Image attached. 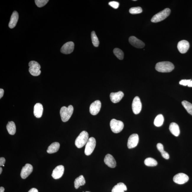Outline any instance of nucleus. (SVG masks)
I'll return each mask as SVG.
<instances>
[{"instance_id": "nucleus-1", "label": "nucleus", "mask_w": 192, "mask_h": 192, "mask_svg": "<svg viewBox=\"0 0 192 192\" xmlns=\"http://www.w3.org/2000/svg\"><path fill=\"white\" fill-rule=\"evenodd\" d=\"M155 69L159 72L168 73L171 72L174 69V66L172 63L170 62H161L156 64Z\"/></svg>"}, {"instance_id": "nucleus-2", "label": "nucleus", "mask_w": 192, "mask_h": 192, "mask_svg": "<svg viewBox=\"0 0 192 192\" xmlns=\"http://www.w3.org/2000/svg\"><path fill=\"white\" fill-rule=\"evenodd\" d=\"M74 108L72 105H70L68 107L63 106L61 108L60 113L63 122H66L69 121L72 115Z\"/></svg>"}, {"instance_id": "nucleus-3", "label": "nucleus", "mask_w": 192, "mask_h": 192, "mask_svg": "<svg viewBox=\"0 0 192 192\" xmlns=\"http://www.w3.org/2000/svg\"><path fill=\"white\" fill-rule=\"evenodd\" d=\"M89 139V134L86 131H83L78 136L75 141V145L78 148L83 147L86 145Z\"/></svg>"}, {"instance_id": "nucleus-4", "label": "nucleus", "mask_w": 192, "mask_h": 192, "mask_svg": "<svg viewBox=\"0 0 192 192\" xmlns=\"http://www.w3.org/2000/svg\"><path fill=\"white\" fill-rule=\"evenodd\" d=\"M171 10L167 8L154 15L151 21L154 23H157L163 21L168 17L170 13Z\"/></svg>"}, {"instance_id": "nucleus-5", "label": "nucleus", "mask_w": 192, "mask_h": 192, "mask_svg": "<svg viewBox=\"0 0 192 192\" xmlns=\"http://www.w3.org/2000/svg\"><path fill=\"white\" fill-rule=\"evenodd\" d=\"M110 126L113 132L118 134L123 130L124 127V124L123 122L121 121L113 119L110 122Z\"/></svg>"}, {"instance_id": "nucleus-6", "label": "nucleus", "mask_w": 192, "mask_h": 192, "mask_svg": "<svg viewBox=\"0 0 192 192\" xmlns=\"http://www.w3.org/2000/svg\"><path fill=\"white\" fill-rule=\"evenodd\" d=\"M29 71L31 74L34 76H39L41 73V66L38 62L31 61L29 63Z\"/></svg>"}, {"instance_id": "nucleus-7", "label": "nucleus", "mask_w": 192, "mask_h": 192, "mask_svg": "<svg viewBox=\"0 0 192 192\" xmlns=\"http://www.w3.org/2000/svg\"><path fill=\"white\" fill-rule=\"evenodd\" d=\"M96 141L95 138L91 137L89 139L85 145V153L87 156H90L92 153L95 149Z\"/></svg>"}, {"instance_id": "nucleus-8", "label": "nucleus", "mask_w": 192, "mask_h": 192, "mask_svg": "<svg viewBox=\"0 0 192 192\" xmlns=\"http://www.w3.org/2000/svg\"><path fill=\"white\" fill-rule=\"evenodd\" d=\"M142 105L140 98L139 97H136L134 99L132 103V109L134 114H138L142 109Z\"/></svg>"}, {"instance_id": "nucleus-9", "label": "nucleus", "mask_w": 192, "mask_h": 192, "mask_svg": "<svg viewBox=\"0 0 192 192\" xmlns=\"http://www.w3.org/2000/svg\"><path fill=\"white\" fill-rule=\"evenodd\" d=\"M189 180V178L186 174L179 173L174 176L173 180L174 182L179 184H185Z\"/></svg>"}, {"instance_id": "nucleus-10", "label": "nucleus", "mask_w": 192, "mask_h": 192, "mask_svg": "<svg viewBox=\"0 0 192 192\" xmlns=\"http://www.w3.org/2000/svg\"><path fill=\"white\" fill-rule=\"evenodd\" d=\"M139 135L137 134H133L129 137L127 142V147L131 149L136 147L139 142Z\"/></svg>"}, {"instance_id": "nucleus-11", "label": "nucleus", "mask_w": 192, "mask_h": 192, "mask_svg": "<svg viewBox=\"0 0 192 192\" xmlns=\"http://www.w3.org/2000/svg\"><path fill=\"white\" fill-rule=\"evenodd\" d=\"M33 170V167L32 165L29 164H26L22 169L20 174L21 177L23 179L27 178L32 173Z\"/></svg>"}, {"instance_id": "nucleus-12", "label": "nucleus", "mask_w": 192, "mask_h": 192, "mask_svg": "<svg viewBox=\"0 0 192 192\" xmlns=\"http://www.w3.org/2000/svg\"><path fill=\"white\" fill-rule=\"evenodd\" d=\"M102 106L100 101L96 100L92 102L90 106V112L92 115H95L98 114Z\"/></svg>"}, {"instance_id": "nucleus-13", "label": "nucleus", "mask_w": 192, "mask_h": 192, "mask_svg": "<svg viewBox=\"0 0 192 192\" xmlns=\"http://www.w3.org/2000/svg\"><path fill=\"white\" fill-rule=\"evenodd\" d=\"M74 44L73 42L70 41L66 43L62 47L61 51L64 54H70L74 49Z\"/></svg>"}, {"instance_id": "nucleus-14", "label": "nucleus", "mask_w": 192, "mask_h": 192, "mask_svg": "<svg viewBox=\"0 0 192 192\" xmlns=\"http://www.w3.org/2000/svg\"><path fill=\"white\" fill-rule=\"evenodd\" d=\"M64 168L63 165H60L56 167L54 169L52 174V177L54 179H57L60 178L63 175Z\"/></svg>"}, {"instance_id": "nucleus-15", "label": "nucleus", "mask_w": 192, "mask_h": 192, "mask_svg": "<svg viewBox=\"0 0 192 192\" xmlns=\"http://www.w3.org/2000/svg\"><path fill=\"white\" fill-rule=\"evenodd\" d=\"M129 42L132 46L136 48H144L145 46L144 43L142 41L134 36L130 37Z\"/></svg>"}, {"instance_id": "nucleus-16", "label": "nucleus", "mask_w": 192, "mask_h": 192, "mask_svg": "<svg viewBox=\"0 0 192 192\" xmlns=\"http://www.w3.org/2000/svg\"><path fill=\"white\" fill-rule=\"evenodd\" d=\"M190 47L189 43L187 41L183 40L178 43L177 48L181 53H185L188 51Z\"/></svg>"}, {"instance_id": "nucleus-17", "label": "nucleus", "mask_w": 192, "mask_h": 192, "mask_svg": "<svg viewBox=\"0 0 192 192\" xmlns=\"http://www.w3.org/2000/svg\"><path fill=\"white\" fill-rule=\"evenodd\" d=\"M124 96L123 92L119 91L116 92H111L110 94V98L111 102L114 103L119 102Z\"/></svg>"}, {"instance_id": "nucleus-18", "label": "nucleus", "mask_w": 192, "mask_h": 192, "mask_svg": "<svg viewBox=\"0 0 192 192\" xmlns=\"http://www.w3.org/2000/svg\"><path fill=\"white\" fill-rule=\"evenodd\" d=\"M104 162L106 165L111 168H114L116 166V160L114 157L109 154L105 156L104 158Z\"/></svg>"}, {"instance_id": "nucleus-19", "label": "nucleus", "mask_w": 192, "mask_h": 192, "mask_svg": "<svg viewBox=\"0 0 192 192\" xmlns=\"http://www.w3.org/2000/svg\"><path fill=\"white\" fill-rule=\"evenodd\" d=\"M43 107L42 105L38 103L35 105L34 108V114L36 118H40L42 116Z\"/></svg>"}, {"instance_id": "nucleus-20", "label": "nucleus", "mask_w": 192, "mask_h": 192, "mask_svg": "<svg viewBox=\"0 0 192 192\" xmlns=\"http://www.w3.org/2000/svg\"><path fill=\"white\" fill-rule=\"evenodd\" d=\"M19 19V14L17 11H14L11 16L10 21L9 24V27L13 29L16 26Z\"/></svg>"}, {"instance_id": "nucleus-21", "label": "nucleus", "mask_w": 192, "mask_h": 192, "mask_svg": "<svg viewBox=\"0 0 192 192\" xmlns=\"http://www.w3.org/2000/svg\"><path fill=\"white\" fill-rule=\"evenodd\" d=\"M169 129L173 135L176 137L178 136L179 135L180 131L179 126L177 123H171L169 126Z\"/></svg>"}, {"instance_id": "nucleus-22", "label": "nucleus", "mask_w": 192, "mask_h": 192, "mask_svg": "<svg viewBox=\"0 0 192 192\" xmlns=\"http://www.w3.org/2000/svg\"><path fill=\"white\" fill-rule=\"evenodd\" d=\"M127 190L126 186L123 183H120L113 187L112 192H124Z\"/></svg>"}, {"instance_id": "nucleus-23", "label": "nucleus", "mask_w": 192, "mask_h": 192, "mask_svg": "<svg viewBox=\"0 0 192 192\" xmlns=\"http://www.w3.org/2000/svg\"><path fill=\"white\" fill-rule=\"evenodd\" d=\"M60 147V144L58 142H53L48 147V149L47 150V152L49 154L56 152L58 151Z\"/></svg>"}, {"instance_id": "nucleus-24", "label": "nucleus", "mask_w": 192, "mask_h": 192, "mask_svg": "<svg viewBox=\"0 0 192 192\" xmlns=\"http://www.w3.org/2000/svg\"><path fill=\"white\" fill-rule=\"evenodd\" d=\"M85 184V180L84 178L82 175H80L75 179L74 182L75 188L76 189H78L80 186H84Z\"/></svg>"}, {"instance_id": "nucleus-25", "label": "nucleus", "mask_w": 192, "mask_h": 192, "mask_svg": "<svg viewBox=\"0 0 192 192\" xmlns=\"http://www.w3.org/2000/svg\"><path fill=\"white\" fill-rule=\"evenodd\" d=\"M6 129L8 131L11 135H14L16 132V127L15 123L13 121L9 122L6 125Z\"/></svg>"}, {"instance_id": "nucleus-26", "label": "nucleus", "mask_w": 192, "mask_h": 192, "mask_svg": "<svg viewBox=\"0 0 192 192\" xmlns=\"http://www.w3.org/2000/svg\"><path fill=\"white\" fill-rule=\"evenodd\" d=\"M164 121V118L163 115L159 114L155 118L154 120V125L157 127H160L163 125Z\"/></svg>"}, {"instance_id": "nucleus-27", "label": "nucleus", "mask_w": 192, "mask_h": 192, "mask_svg": "<svg viewBox=\"0 0 192 192\" xmlns=\"http://www.w3.org/2000/svg\"><path fill=\"white\" fill-rule=\"evenodd\" d=\"M145 165L148 167H154L157 165V162L153 158H148L145 160Z\"/></svg>"}, {"instance_id": "nucleus-28", "label": "nucleus", "mask_w": 192, "mask_h": 192, "mask_svg": "<svg viewBox=\"0 0 192 192\" xmlns=\"http://www.w3.org/2000/svg\"><path fill=\"white\" fill-rule=\"evenodd\" d=\"M181 103L188 112L192 115V104L186 100L183 101Z\"/></svg>"}, {"instance_id": "nucleus-29", "label": "nucleus", "mask_w": 192, "mask_h": 192, "mask_svg": "<svg viewBox=\"0 0 192 192\" xmlns=\"http://www.w3.org/2000/svg\"><path fill=\"white\" fill-rule=\"evenodd\" d=\"M113 53L120 60H123L124 58V53L122 50L118 48H115L113 50Z\"/></svg>"}, {"instance_id": "nucleus-30", "label": "nucleus", "mask_w": 192, "mask_h": 192, "mask_svg": "<svg viewBox=\"0 0 192 192\" xmlns=\"http://www.w3.org/2000/svg\"><path fill=\"white\" fill-rule=\"evenodd\" d=\"M91 38L92 42L94 46L95 47H98L99 46V41L95 31H93L92 32Z\"/></svg>"}, {"instance_id": "nucleus-31", "label": "nucleus", "mask_w": 192, "mask_h": 192, "mask_svg": "<svg viewBox=\"0 0 192 192\" xmlns=\"http://www.w3.org/2000/svg\"><path fill=\"white\" fill-rule=\"evenodd\" d=\"M142 12V9L141 7H134L131 8L129 10V12L132 14H140Z\"/></svg>"}, {"instance_id": "nucleus-32", "label": "nucleus", "mask_w": 192, "mask_h": 192, "mask_svg": "<svg viewBox=\"0 0 192 192\" xmlns=\"http://www.w3.org/2000/svg\"><path fill=\"white\" fill-rule=\"evenodd\" d=\"M48 1V0H36L35 3L37 6L41 8L45 6Z\"/></svg>"}, {"instance_id": "nucleus-33", "label": "nucleus", "mask_w": 192, "mask_h": 192, "mask_svg": "<svg viewBox=\"0 0 192 192\" xmlns=\"http://www.w3.org/2000/svg\"><path fill=\"white\" fill-rule=\"evenodd\" d=\"M109 6H111L112 7L116 9H118L119 6V3L117 1H111L109 3Z\"/></svg>"}, {"instance_id": "nucleus-34", "label": "nucleus", "mask_w": 192, "mask_h": 192, "mask_svg": "<svg viewBox=\"0 0 192 192\" xmlns=\"http://www.w3.org/2000/svg\"><path fill=\"white\" fill-rule=\"evenodd\" d=\"M191 81V79H183L179 82V84H180L184 85V86H187L189 84Z\"/></svg>"}, {"instance_id": "nucleus-35", "label": "nucleus", "mask_w": 192, "mask_h": 192, "mask_svg": "<svg viewBox=\"0 0 192 192\" xmlns=\"http://www.w3.org/2000/svg\"><path fill=\"white\" fill-rule=\"evenodd\" d=\"M157 148L158 151H159L160 153H162V152L165 151H164L163 145L160 144V143H158V144H157Z\"/></svg>"}, {"instance_id": "nucleus-36", "label": "nucleus", "mask_w": 192, "mask_h": 192, "mask_svg": "<svg viewBox=\"0 0 192 192\" xmlns=\"http://www.w3.org/2000/svg\"><path fill=\"white\" fill-rule=\"evenodd\" d=\"M162 157L166 160H168L169 158V154L165 151L161 153Z\"/></svg>"}, {"instance_id": "nucleus-37", "label": "nucleus", "mask_w": 192, "mask_h": 192, "mask_svg": "<svg viewBox=\"0 0 192 192\" xmlns=\"http://www.w3.org/2000/svg\"><path fill=\"white\" fill-rule=\"evenodd\" d=\"M5 162H6V160L4 158L1 157L0 158V166H3L4 165Z\"/></svg>"}, {"instance_id": "nucleus-38", "label": "nucleus", "mask_w": 192, "mask_h": 192, "mask_svg": "<svg viewBox=\"0 0 192 192\" xmlns=\"http://www.w3.org/2000/svg\"><path fill=\"white\" fill-rule=\"evenodd\" d=\"M4 94V90L3 89H0V98H1L3 97Z\"/></svg>"}, {"instance_id": "nucleus-39", "label": "nucleus", "mask_w": 192, "mask_h": 192, "mask_svg": "<svg viewBox=\"0 0 192 192\" xmlns=\"http://www.w3.org/2000/svg\"><path fill=\"white\" fill-rule=\"evenodd\" d=\"M28 192H38V190L36 188H33L29 190Z\"/></svg>"}, {"instance_id": "nucleus-40", "label": "nucleus", "mask_w": 192, "mask_h": 192, "mask_svg": "<svg viewBox=\"0 0 192 192\" xmlns=\"http://www.w3.org/2000/svg\"><path fill=\"white\" fill-rule=\"evenodd\" d=\"M4 188L3 187H1L0 188V192H4Z\"/></svg>"}, {"instance_id": "nucleus-41", "label": "nucleus", "mask_w": 192, "mask_h": 192, "mask_svg": "<svg viewBox=\"0 0 192 192\" xmlns=\"http://www.w3.org/2000/svg\"><path fill=\"white\" fill-rule=\"evenodd\" d=\"M188 87H192V80L190 81L189 84L188 85Z\"/></svg>"}, {"instance_id": "nucleus-42", "label": "nucleus", "mask_w": 192, "mask_h": 192, "mask_svg": "<svg viewBox=\"0 0 192 192\" xmlns=\"http://www.w3.org/2000/svg\"><path fill=\"white\" fill-rule=\"evenodd\" d=\"M2 172V167H0V174H1V173Z\"/></svg>"}, {"instance_id": "nucleus-43", "label": "nucleus", "mask_w": 192, "mask_h": 192, "mask_svg": "<svg viewBox=\"0 0 192 192\" xmlns=\"http://www.w3.org/2000/svg\"><path fill=\"white\" fill-rule=\"evenodd\" d=\"M3 167H4V165H3Z\"/></svg>"}, {"instance_id": "nucleus-44", "label": "nucleus", "mask_w": 192, "mask_h": 192, "mask_svg": "<svg viewBox=\"0 0 192 192\" xmlns=\"http://www.w3.org/2000/svg\"><path fill=\"white\" fill-rule=\"evenodd\" d=\"M89 192V191H86V192Z\"/></svg>"}]
</instances>
